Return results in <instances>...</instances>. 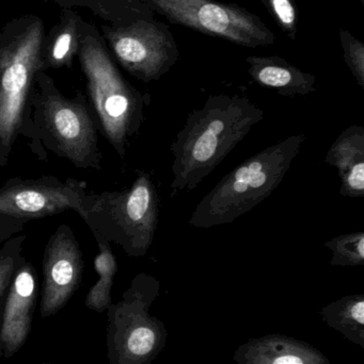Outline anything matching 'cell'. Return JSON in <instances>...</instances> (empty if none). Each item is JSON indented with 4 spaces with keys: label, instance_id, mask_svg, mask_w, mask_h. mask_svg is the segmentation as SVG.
I'll return each instance as SVG.
<instances>
[{
    "label": "cell",
    "instance_id": "cell-14",
    "mask_svg": "<svg viewBox=\"0 0 364 364\" xmlns=\"http://www.w3.org/2000/svg\"><path fill=\"white\" fill-rule=\"evenodd\" d=\"M93 237L98 247V254L94 258V269L98 273V280L88 292L85 306L92 311L104 314L113 305L111 291L118 265L110 243L98 235H93Z\"/></svg>",
    "mask_w": 364,
    "mask_h": 364
},
{
    "label": "cell",
    "instance_id": "cell-25",
    "mask_svg": "<svg viewBox=\"0 0 364 364\" xmlns=\"http://www.w3.org/2000/svg\"><path fill=\"white\" fill-rule=\"evenodd\" d=\"M41 364H51V363H41Z\"/></svg>",
    "mask_w": 364,
    "mask_h": 364
},
{
    "label": "cell",
    "instance_id": "cell-1",
    "mask_svg": "<svg viewBox=\"0 0 364 364\" xmlns=\"http://www.w3.org/2000/svg\"><path fill=\"white\" fill-rule=\"evenodd\" d=\"M44 36V23L33 14L15 17L0 30V168L8 164L21 136L38 160L47 161L30 108L34 78L43 72Z\"/></svg>",
    "mask_w": 364,
    "mask_h": 364
},
{
    "label": "cell",
    "instance_id": "cell-11",
    "mask_svg": "<svg viewBox=\"0 0 364 364\" xmlns=\"http://www.w3.org/2000/svg\"><path fill=\"white\" fill-rule=\"evenodd\" d=\"M233 359L237 364H331L307 342L281 335L250 339L239 346Z\"/></svg>",
    "mask_w": 364,
    "mask_h": 364
},
{
    "label": "cell",
    "instance_id": "cell-3",
    "mask_svg": "<svg viewBox=\"0 0 364 364\" xmlns=\"http://www.w3.org/2000/svg\"><path fill=\"white\" fill-rule=\"evenodd\" d=\"M98 129L121 157L138 128L142 100L118 70L95 26L85 23L78 55Z\"/></svg>",
    "mask_w": 364,
    "mask_h": 364
},
{
    "label": "cell",
    "instance_id": "cell-6",
    "mask_svg": "<svg viewBox=\"0 0 364 364\" xmlns=\"http://www.w3.org/2000/svg\"><path fill=\"white\" fill-rule=\"evenodd\" d=\"M171 23L246 47L275 43V34L256 15L215 0H141Z\"/></svg>",
    "mask_w": 364,
    "mask_h": 364
},
{
    "label": "cell",
    "instance_id": "cell-8",
    "mask_svg": "<svg viewBox=\"0 0 364 364\" xmlns=\"http://www.w3.org/2000/svg\"><path fill=\"white\" fill-rule=\"evenodd\" d=\"M100 34L120 65L145 81L160 76L177 51L169 32L143 19L103 25Z\"/></svg>",
    "mask_w": 364,
    "mask_h": 364
},
{
    "label": "cell",
    "instance_id": "cell-7",
    "mask_svg": "<svg viewBox=\"0 0 364 364\" xmlns=\"http://www.w3.org/2000/svg\"><path fill=\"white\" fill-rule=\"evenodd\" d=\"M88 183L55 176L36 179H9L0 186V215L27 224L64 211H80Z\"/></svg>",
    "mask_w": 364,
    "mask_h": 364
},
{
    "label": "cell",
    "instance_id": "cell-19",
    "mask_svg": "<svg viewBox=\"0 0 364 364\" xmlns=\"http://www.w3.org/2000/svg\"><path fill=\"white\" fill-rule=\"evenodd\" d=\"M269 14L282 31L292 41H296L298 12L295 0H262Z\"/></svg>",
    "mask_w": 364,
    "mask_h": 364
},
{
    "label": "cell",
    "instance_id": "cell-2",
    "mask_svg": "<svg viewBox=\"0 0 364 364\" xmlns=\"http://www.w3.org/2000/svg\"><path fill=\"white\" fill-rule=\"evenodd\" d=\"M30 108L36 136L45 151H53L81 170L102 168L100 129L81 92L66 97L51 76L38 72L30 95Z\"/></svg>",
    "mask_w": 364,
    "mask_h": 364
},
{
    "label": "cell",
    "instance_id": "cell-10",
    "mask_svg": "<svg viewBox=\"0 0 364 364\" xmlns=\"http://www.w3.org/2000/svg\"><path fill=\"white\" fill-rule=\"evenodd\" d=\"M38 297V274L31 262L21 256L0 316V343L4 358H12L27 342Z\"/></svg>",
    "mask_w": 364,
    "mask_h": 364
},
{
    "label": "cell",
    "instance_id": "cell-23",
    "mask_svg": "<svg viewBox=\"0 0 364 364\" xmlns=\"http://www.w3.org/2000/svg\"><path fill=\"white\" fill-rule=\"evenodd\" d=\"M348 183L350 188L354 191L363 192L364 190V164L359 162L350 170L348 177Z\"/></svg>",
    "mask_w": 364,
    "mask_h": 364
},
{
    "label": "cell",
    "instance_id": "cell-4",
    "mask_svg": "<svg viewBox=\"0 0 364 364\" xmlns=\"http://www.w3.org/2000/svg\"><path fill=\"white\" fill-rule=\"evenodd\" d=\"M157 295L154 282L145 275L130 288L107 314V357L109 364H151L166 346L164 323L150 314Z\"/></svg>",
    "mask_w": 364,
    "mask_h": 364
},
{
    "label": "cell",
    "instance_id": "cell-24",
    "mask_svg": "<svg viewBox=\"0 0 364 364\" xmlns=\"http://www.w3.org/2000/svg\"><path fill=\"white\" fill-rule=\"evenodd\" d=\"M0 301H1V299H0ZM0 357H2V348H1V343H0Z\"/></svg>",
    "mask_w": 364,
    "mask_h": 364
},
{
    "label": "cell",
    "instance_id": "cell-18",
    "mask_svg": "<svg viewBox=\"0 0 364 364\" xmlns=\"http://www.w3.org/2000/svg\"><path fill=\"white\" fill-rule=\"evenodd\" d=\"M58 4L62 9L74 6L89 9L94 15L104 18L110 25H122L121 0H43Z\"/></svg>",
    "mask_w": 364,
    "mask_h": 364
},
{
    "label": "cell",
    "instance_id": "cell-5",
    "mask_svg": "<svg viewBox=\"0 0 364 364\" xmlns=\"http://www.w3.org/2000/svg\"><path fill=\"white\" fill-rule=\"evenodd\" d=\"M151 208V186L140 177L128 191L88 192L78 215L92 235L118 244L130 256H140L149 241Z\"/></svg>",
    "mask_w": 364,
    "mask_h": 364
},
{
    "label": "cell",
    "instance_id": "cell-20",
    "mask_svg": "<svg viewBox=\"0 0 364 364\" xmlns=\"http://www.w3.org/2000/svg\"><path fill=\"white\" fill-rule=\"evenodd\" d=\"M224 130V121L215 119L212 122L207 129L197 139L192 149V159L198 164L209 162L217 151L219 144L218 136H220Z\"/></svg>",
    "mask_w": 364,
    "mask_h": 364
},
{
    "label": "cell",
    "instance_id": "cell-13",
    "mask_svg": "<svg viewBox=\"0 0 364 364\" xmlns=\"http://www.w3.org/2000/svg\"><path fill=\"white\" fill-rule=\"evenodd\" d=\"M252 78L265 87L286 91L306 92L314 83V77L305 74L281 58H247Z\"/></svg>",
    "mask_w": 364,
    "mask_h": 364
},
{
    "label": "cell",
    "instance_id": "cell-17",
    "mask_svg": "<svg viewBox=\"0 0 364 364\" xmlns=\"http://www.w3.org/2000/svg\"><path fill=\"white\" fill-rule=\"evenodd\" d=\"M26 235H15L0 247V299L4 296L23 256Z\"/></svg>",
    "mask_w": 364,
    "mask_h": 364
},
{
    "label": "cell",
    "instance_id": "cell-15",
    "mask_svg": "<svg viewBox=\"0 0 364 364\" xmlns=\"http://www.w3.org/2000/svg\"><path fill=\"white\" fill-rule=\"evenodd\" d=\"M323 321L335 331H339L353 343L364 348V299L345 297L336 301L321 312Z\"/></svg>",
    "mask_w": 364,
    "mask_h": 364
},
{
    "label": "cell",
    "instance_id": "cell-16",
    "mask_svg": "<svg viewBox=\"0 0 364 364\" xmlns=\"http://www.w3.org/2000/svg\"><path fill=\"white\" fill-rule=\"evenodd\" d=\"M271 176L269 162L260 159L254 160L247 166H241L235 172L234 176L222 188L228 191V199H241V196L256 192L269 183Z\"/></svg>",
    "mask_w": 364,
    "mask_h": 364
},
{
    "label": "cell",
    "instance_id": "cell-26",
    "mask_svg": "<svg viewBox=\"0 0 364 364\" xmlns=\"http://www.w3.org/2000/svg\"><path fill=\"white\" fill-rule=\"evenodd\" d=\"M361 2H363V4H364V0H360Z\"/></svg>",
    "mask_w": 364,
    "mask_h": 364
},
{
    "label": "cell",
    "instance_id": "cell-12",
    "mask_svg": "<svg viewBox=\"0 0 364 364\" xmlns=\"http://www.w3.org/2000/svg\"><path fill=\"white\" fill-rule=\"evenodd\" d=\"M85 21L73 9H62L59 21L43 40L41 61L43 72L71 68L78 55Z\"/></svg>",
    "mask_w": 364,
    "mask_h": 364
},
{
    "label": "cell",
    "instance_id": "cell-9",
    "mask_svg": "<svg viewBox=\"0 0 364 364\" xmlns=\"http://www.w3.org/2000/svg\"><path fill=\"white\" fill-rule=\"evenodd\" d=\"M42 267L40 314L46 318L56 316L66 307L83 280V252L68 225H60L49 237Z\"/></svg>",
    "mask_w": 364,
    "mask_h": 364
},
{
    "label": "cell",
    "instance_id": "cell-22",
    "mask_svg": "<svg viewBox=\"0 0 364 364\" xmlns=\"http://www.w3.org/2000/svg\"><path fill=\"white\" fill-rule=\"evenodd\" d=\"M25 223L0 215V247L15 235L23 232Z\"/></svg>",
    "mask_w": 364,
    "mask_h": 364
},
{
    "label": "cell",
    "instance_id": "cell-21",
    "mask_svg": "<svg viewBox=\"0 0 364 364\" xmlns=\"http://www.w3.org/2000/svg\"><path fill=\"white\" fill-rule=\"evenodd\" d=\"M340 40L343 47L344 59L354 73L359 83L363 85L364 79V45L357 40L350 32L340 30Z\"/></svg>",
    "mask_w": 364,
    "mask_h": 364
}]
</instances>
